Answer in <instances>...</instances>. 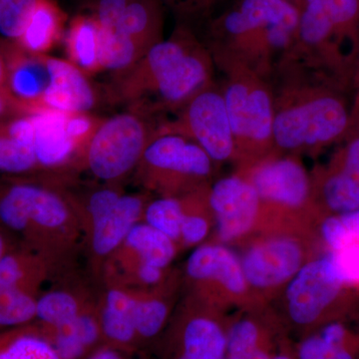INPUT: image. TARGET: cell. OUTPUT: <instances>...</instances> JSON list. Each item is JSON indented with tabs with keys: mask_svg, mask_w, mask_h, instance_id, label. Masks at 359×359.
I'll use <instances>...</instances> for the list:
<instances>
[{
	"mask_svg": "<svg viewBox=\"0 0 359 359\" xmlns=\"http://www.w3.org/2000/svg\"><path fill=\"white\" fill-rule=\"evenodd\" d=\"M271 84L275 104L273 152L314 154L344 140L353 122L347 90L285 63L276 69Z\"/></svg>",
	"mask_w": 359,
	"mask_h": 359,
	"instance_id": "obj_1",
	"label": "cell"
},
{
	"mask_svg": "<svg viewBox=\"0 0 359 359\" xmlns=\"http://www.w3.org/2000/svg\"><path fill=\"white\" fill-rule=\"evenodd\" d=\"M299 7L287 0H236L212 18L205 44L222 72L245 68L271 81L297 36Z\"/></svg>",
	"mask_w": 359,
	"mask_h": 359,
	"instance_id": "obj_2",
	"label": "cell"
},
{
	"mask_svg": "<svg viewBox=\"0 0 359 359\" xmlns=\"http://www.w3.org/2000/svg\"><path fill=\"white\" fill-rule=\"evenodd\" d=\"M359 48V0H302L294 43L283 62L347 90Z\"/></svg>",
	"mask_w": 359,
	"mask_h": 359,
	"instance_id": "obj_3",
	"label": "cell"
},
{
	"mask_svg": "<svg viewBox=\"0 0 359 359\" xmlns=\"http://www.w3.org/2000/svg\"><path fill=\"white\" fill-rule=\"evenodd\" d=\"M211 52L186 25L155 44L132 69V81L146 96L154 97L156 109L179 111L194 95L212 84Z\"/></svg>",
	"mask_w": 359,
	"mask_h": 359,
	"instance_id": "obj_4",
	"label": "cell"
},
{
	"mask_svg": "<svg viewBox=\"0 0 359 359\" xmlns=\"http://www.w3.org/2000/svg\"><path fill=\"white\" fill-rule=\"evenodd\" d=\"M223 73L222 89L235 141V159L249 167L273 152V87L269 80L245 68Z\"/></svg>",
	"mask_w": 359,
	"mask_h": 359,
	"instance_id": "obj_5",
	"label": "cell"
},
{
	"mask_svg": "<svg viewBox=\"0 0 359 359\" xmlns=\"http://www.w3.org/2000/svg\"><path fill=\"white\" fill-rule=\"evenodd\" d=\"M181 135L197 143L212 162L235 159L236 147L223 89L217 82L201 90L179 110L176 119L160 124L156 134Z\"/></svg>",
	"mask_w": 359,
	"mask_h": 359,
	"instance_id": "obj_6",
	"label": "cell"
},
{
	"mask_svg": "<svg viewBox=\"0 0 359 359\" xmlns=\"http://www.w3.org/2000/svg\"><path fill=\"white\" fill-rule=\"evenodd\" d=\"M156 132L135 113H121L101 122L86 146L90 171L104 181H114L140 163Z\"/></svg>",
	"mask_w": 359,
	"mask_h": 359,
	"instance_id": "obj_7",
	"label": "cell"
},
{
	"mask_svg": "<svg viewBox=\"0 0 359 359\" xmlns=\"http://www.w3.org/2000/svg\"><path fill=\"white\" fill-rule=\"evenodd\" d=\"M212 161L197 143L173 133L156 134L139 165L150 186L179 190L212 173Z\"/></svg>",
	"mask_w": 359,
	"mask_h": 359,
	"instance_id": "obj_8",
	"label": "cell"
},
{
	"mask_svg": "<svg viewBox=\"0 0 359 359\" xmlns=\"http://www.w3.org/2000/svg\"><path fill=\"white\" fill-rule=\"evenodd\" d=\"M69 210L60 196L32 183L13 182L0 189V223L25 236L62 228Z\"/></svg>",
	"mask_w": 359,
	"mask_h": 359,
	"instance_id": "obj_9",
	"label": "cell"
},
{
	"mask_svg": "<svg viewBox=\"0 0 359 359\" xmlns=\"http://www.w3.org/2000/svg\"><path fill=\"white\" fill-rule=\"evenodd\" d=\"M262 203L299 209L311 199V180L297 155L273 152L245 168Z\"/></svg>",
	"mask_w": 359,
	"mask_h": 359,
	"instance_id": "obj_10",
	"label": "cell"
},
{
	"mask_svg": "<svg viewBox=\"0 0 359 359\" xmlns=\"http://www.w3.org/2000/svg\"><path fill=\"white\" fill-rule=\"evenodd\" d=\"M344 285L328 255L302 266L287 290L290 320L301 327L316 325Z\"/></svg>",
	"mask_w": 359,
	"mask_h": 359,
	"instance_id": "obj_11",
	"label": "cell"
},
{
	"mask_svg": "<svg viewBox=\"0 0 359 359\" xmlns=\"http://www.w3.org/2000/svg\"><path fill=\"white\" fill-rule=\"evenodd\" d=\"M39 262L23 254H9L0 262V327L16 328L36 318L35 287Z\"/></svg>",
	"mask_w": 359,
	"mask_h": 359,
	"instance_id": "obj_12",
	"label": "cell"
},
{
	"mask_svg": "<svg viewBox=\"0 0 359 359\" xmlns=\"http://www.w3.org/2000/svg\"><path fill=\"white\" fill-rule=\"evenodd\" d=\"M208 202L223 241L245 235L256 222L262 205L256 189L243 174L217 181L208 193Z\"/></svg>",
	"mask_w": 359,
	"mask_h": 359,
	"instance_id": "obj_13",
	"label": "cell"
},
{
	"mask_svg": "<svg viewBox=\"0 0 359 359\" xmlns=\"http://www.w3.org/2000/svg\"><path fill=\"white\" fill-rule=\"evenodd\" d=\"M302 250L292 238L264 241L250 248L242 263L248 285L273 287L294 278L302 266Z\"/></svg>",
	"mask_w": 359,
	"mask_h": 359,
	"instance_id": "obj_14",
	"label": "cell"
},
{
	"mask_svg": "<svg viewBox=\"0 0 359 359\" xmlns=\"http://www.w3.org/2000/svg\"><path fill=\"white\" fill-rule=\"evenodd\" d=\"M48 83L40 107L65 113H87L95 106L96 94L83 71L63 59L44 56Z\"/></svg>",
	"mask_w": 359,
	"mask_h": 359,
	"instance_id": "obj_15",
	"label": "cell"
},
{
	"mask_svg": "<svg viewBox=\"0 0 359 359\" xmlns=\"http://www.w3.org/2000/svg\"><path fill=\"white\" fill-rule=\"evenodd\" d=\"M7 65L6 89L20 110L40 107L48 83L44 54L23 50L15 42L0 40Z\"/></svg>",
	"mask_w": 359,
	"mask_h": 359,
	"instance_id": "obj_16",
	"label": "cell"
},
{
	"mask_svg": "<svg viewBox=\"0 0 359 359\" xmlns=\"http://www.w3.org/2000/svg\"><path fill=\"white\" fill-rule=\"evenodd\" d=\"M226 330L210 316L189 318L172 334L165 359H226Z\"/></svg>",
	"mask_w": 359,
	"mask_h": 359,
	"instance_id": "obj_17",
	"label": "cell"
},
{
	"mask_svg": "<svg viewBox=\"0 0 359 359\" xmlns=\"http://www.w3.org/2000/svg\"><path fill=\"white\" fill-rule=\"evenodd\" d=\"M28 111L34 124L37 165L53 168L65 164L80 148L66 131L67 113L43 107Z\"/></svg>",
	"mask_w": 359,
	"mask_h": 359,
	"instance_id": "obj_18",
	"label": "cell"
},
{
	"mask_svg": "<svg viewBox=\"0 0 359 359\" xmlns=\"http://www.w3.org/2000/svg\"><path fill=\"white\" fill-rule=\"evenodd\" d=\"M187 273L194 280H218L231 294H243L248 285L242 263L223 245H207L194 250L187 262Z\"/></svg>",
	"mask_w": 359,
	"mask_h": 359,
	"instance_id": "obj_19",
	"label": "cell"
},
{
	"mask_svg": "<svg viewBox=\"0 0 359 359\" xmlns=\"http://www.w3.org/2000/svg\"><path fill=\"white\" fill-rule=\"evenodd\" d=\"M138 299L120 290H111L101 311L103 344L124 351L138 347L136 334V308Z\"/></svg>",
	"mask_w": 359,
	"mask_h": 359,
	"instance_id": "obj_20",
	"label": "cell"
},
{
	"mask_svg": "<svg viewBox=\"0 0 359 359\" xmlns=\"http://www.w3.org/2000/svg\"><path fill=\"white\" fill-rule=\"evenodd\" d=\"M139 196L122 195L117 204L92 223V248L98 256H107L125 242L143 212Z\"/></svg>",
	"mask_w": 359,
	"mask_h": 359,
	"instance_id": "obj_21",
	"label": "cell"
},
{
	"mask_svg": "<svg viewBox=\"0 0 359 359\" xmlns=\"http://www.w3.org/2000/svg\"><path fill=\"white\" fill-rule=\"evenodd\" d=\"M163 4L160 0H133L113 29L132 40L144 54L163 39Z\"/></svg>",
	"mask_w": 359,
	"mask_h": 359,
	"instance_id": "obj_22",
	"label": "cell"
},
{
	"mask_svg": "<svg viewBox=\"0 0 359 359\" xmlns=\"http://www.w3.org/2000/svg\"><path fill=\"white\" fill-rule=\"evenodd\" d=\"M63 13L54 0H39L16 43L32 54H44L62 32Z\"/></svg>",
	"mask_w": 359,
	"mask_h": 359,
	"instance_id": "obj_23",
	"label": "cell"
},
{
	"mask_svg": "<svg viewBox=\"0 0 359 359\" xmlns=\"http://www.w3.org/2000/svg\"><path fill=\"white\" fill-rule=\"evenodd\" d=\"M318 194L330 211L337 215L359 209V175L334 162L318 178Z\"/></svg>",
	"mask_w": 359,
	"mask_h": 359,
	"instance_id": "obj_24",
	"label": "cell"
},
{
	"mask_svg": "<svg viewBox=\"0 0 359 359\" xmlns=\"http://www.w3.org/2000/svg\"><path fill=\"white\" fill-rule=\"evenodd\" d=\"M99 26L86 14L75 16L66 36L71 63L83 72H97L99 67Z\"/></svg>",
	"mask_w": 359,
	"mask_h": 359,
	"instance_id": "obj_25",
	"label": "cell"
},
{
	"mask_svg": "<svg viewBox=\"0 0 359 359\" xmlns=\"http://www.w3.org/2000/svg\"><path fill=\"white\" fill-rule=\"evenodd\" d=\"M0 359H62L42 330L16 327L0 335Z\"/></svg>",
	"mask_w": 359,
	"mask_h": 359,
	"instance_id": "obj_26",
	"label": "cell"
},
{
	"mask_svg": "<svg viewBox=\"0 0 359 359\" xmlns=\"http://www.w3.org/2000/svg\"><path fill=\"white\" fill-rule=\"evenodd\" d=\"M125 244L140 257L141 263L166 268L174 259V241L146 223H137L129 231Z\"/></svg>",
	"mask_w": 359,
	"mask_h": 359,
	"instance_id": "obj_27",
	"label": "cell"
},
{
	"mask_svg": "<svg viewBox=\"0 0 359 359\" xmlns=\"http://www.w3.org/2000/svg\"><path fill=\"white\" fill-rule=\"evenodd\" d=\"M99 34V67L100 70L124 73L133 67L145 54L132 40L114 29H100Z\"/></svg>",
	"mask_w": 359,
	"mask_h": 359,
	"instance_id": "obj_28",
	"label": "cell"
},
{
	"mask_svg": "<svg viewBox=\"0 0 359 359\" xmlns=\"http://www.w3.org/2000/svg\"><path fill=\"white\" fill-rule=\"evenodd\" d=\"M72 294L61 290L47 292L37 299L36 318L49 334L69 327L81 313Z\"/></svg>",
	"mask_w": 359,
	"mask_h": 359,
	"instance_id": "obj_29",
	"label": "cell"
},
{
	"mask_svg": "<svg viewBox=\"0 0 359 359\" xmlns=\"http://www.w3.org/2000/svg\"><path fill=\"white\" fill-rule=\"evenodd\" d=\"M37 166L33 145L14 135L4 120L0 121V172L25 174Z\"/></svg>",
	"mask_w": 359,
	"mask_h": 359,
	"instance_id": "obj_30",
	"label": "cell"
},
{
	"mask_svg": "<svg viewBox=\"0 0 359 359\" xmlns=\"http://www.w3.org/2000/svg\"><path fill=\"white\" fill-rule=\"evenodd\" d=\"M184 217L185 211L181 201L174 197H164L153 201L146 208L145 223L175 242L181 238Z\"/></svg>",
	"mask_w": 359,
	"mask_h": 359,
	"instance_id": "obj_31",
	"label": "cell"
},
{
	"mask_svg": "<svg viewBox=\"0 0 359 359\" xmlns=\"http://www.w3.org/2000/svg\"><path fill=\"white\" fill-rule=\"evenodd\" d=\"M39 0H0V36L18 42Z\"/></svg>",
	"mask_w": 359,
	"mask_h": 359,
	"instance_id": "obj_32",
	"label": "cell"
},
{
	"mask_svg": "<svg viewBox=\"0 0 359 359\" xmlns=\"http://www.w3.org/2000/svg\"><path fill=\"white\" fill-rule=\"evenodd\" d=\"M168 318V306L159 299L137 302L136 334L138 346L155 339L165 327Z\"/></svg>",
	"mask_w": 359,
	"mask_h": 359,
	"instance_id": "obj_33",
	"label": "cell"
},
{
	"mask_svg": "<svg viewBox=\"0 0 359 359\" xmlns=\"http://www.w3.org/2000/svg\"><path fill=\"white\" fill-rule=\"evenodd\" d=\"M269 344V334L255 320L236 321L226 330V354H236Z\"/></svg>",
	"mask_w": 359,
	"mask_h": 359,
	"instance_id": "obj_34",
	"label": "cell"
},
{
	"mask_svg": "<svg viewBox=\"0 0 359 359\" xmlns=\"http://www.w3.org/2000/svg\"><path fill=\"white\" fill-rule=\"evenodd\" d=\"M78 6L87 11L86 15L93 18L99 28L113 29L127 7L133 0H76Z\"/></svg>",
	"mask_w": 359,
	"mask_h": 359,
	"instance_id": "obj_35",
	"label": "cell"
},
{
	"mask_svg": "<svg viewBox=\"0 0 359 359\" xmlns=\"http://www.w3.org/2000/svg\"><path fill=\"white\" fill-rule=\"evenodd\" d=\"M328 257L344 285L359 283V241H353L344 249L330 252Z\"/></svg>",
	"mask_w": 359,
	"mask_h": 359,
	"instance_id": "obj_36",
	"label": "cell"
},
{
	"mask_svg": "<svg viewBox=\"0 0 359 359\" xmlns=\"http://www.w3.org/2000/svg\"><path fill=\"white\" fill-rule=\"evenodd\" d=\"M101 121L87 113H67L66 131L80 148H86Z\"/></svg>",
	"mask_w": 359,
	"mask_h": 359,
	"instance_id": "obj_37",
	"label": "cell"
},
{
	"mask_svg": "<svg viewBox=\"0 0 359 359\" xmlns=\"http://www.w3.org/2000/svg\"><path fill=\"white\" fill-rule=\"evenodd\" d=\"M321 233L332 252L344 249L354 241L339 215L327 217L323 222Z\"/></svg>",
	"mask_w": 359,
	"mask_h": 359,
	"instance_id": "obj_38",
	"label": "cell"
},
{
	"mask_svg": "<svg viewBox=\"0 0 359 359\" xmlns=\"http://www.w3.org/2000/svg\"><path fill=\"white\" fill-rule=\"evenodd\" d=\"M344 141V145L334 155L332 162L359 175V129L351 127Z\"/></svg>",
	"mask_w": 359,
	"mask_h": 359,
	"instance_id": "obj_39",
	"label": "cell"
},
{
	"mask_svg": "<svg viewBox=\"0 0 359 359\" xmlns=\"http://www.w3.org/2000/svg\"><path fill=\"white\" fill-rule=\"evenodd\" d=\"M184 18H204L223 0H160Z\"/></svg>",
	"mask_w": 359,
	"mask_h": 359,
	"instance_id": "obj_40",
	"label": "cell"
},
{
	"mask_svg": "<svg viewBox=\"0 0 359 359\" xmlns=\"http://www.w3.org/2000/svg\"><path fill=\"white\" fill-rule=\"evenodd\" d=\"M209 233V224L204 217L196 214H186L181 226V238L187 245H197Z\"/></svg>",
	"mask_w": 359,
	"mask_h": 359,
	"instance_id": "obj_41",
	"label": "cell"
},
{
	"mask_svg": "<svg viewBox=\"0 0 359 359\" xmlns=\"http://www.w3.org/2000/svg\"><path fill=\"white\" fill-rule=\"evenodd\" d=\"M121 196V194L112 189H102L92 194L88 203V211L92 223L107 214L117 204Z\"/></svg>",
	"mask_w": 359,
	"mask_h": 359,
	"instance_id": "obj_42",
	"label": "cell"
},
{
	"mask_svg": "<svg viewBox=\"0 0 359 359\" xmlns=\"http://www.w3.org/2000/svg\"><path fill=\"white\" fill-rule=\"evenodd\" d=\"M321 339L325 342V346L330 349V353L334 354L335 351L342 348V347L348 346L353 342L347 332L346 327L341 323L334 321V323H327L321 328L320 332H318Z\"/></svg>",
	"mask_w": 359,
	"mask_h": 359,
	"instance_id": "obj_43",
	"label": "cell"
},
{
	"mask_svg": "<svg viewBox=\"0 0 359 359\" xmlns=\"http://www.w3.org/2000/svg\"><path fill=\"white\" fill-rule=\"evenodd\" d=\"M330 356L332 353L318 334L302 340L295 353V359H330Z\"/></svg>",
	"mask_w": 359,
	"mask_h": 359,
	"instance_id": "obj_44",
	"label": "cell"
},
{
	"mask_svg": "<svg viewBox=\"0 0 359 359\" xmlns=\"http://www.w3.org/2000/svg\"><path fill=\"white\" fill-rule=\"evenodd\" d=\"M162 269L154 264L140 263L137 269L139 280L146 285H154L162 278Z\"/></svg>",
	"mask_w": 359,
	"mask_h": 359,
	"instance_id": "obj_45",
	"label": "cell"
},
{
	"mask_svg": "<svg viewBox=\"0 0 359 359\" xmlns=\"http://www.w3.org/2000/svg\"><path fill=\"white\" fill-rule=\"evenodd\" d=\"M125 353L127 351L103 344L102 346L94 349L84 359H128Z\"/></svg>",
	"mask_w": 359,
	"mask_h": 359,
	"instance_id": "obj_46",
	"label": "cell"
},
{
	"mask_svg": "<svg viewBox=\"0 0 359 359\" xmlns=\"http://www.w3.org/2000/svg\"><path fill=\"white\" fill-rule=\"evenodd\" d=\"M275 354L271 353L269 344H266V346H259L257 348L244 351V353L229 354V355H226V359H273Z\"/></svg>",
	"mask_w": 359,
	"mask_h": 359,
	"instance_id": "obj_47",
	"label": "cell"
},
{
	"mask_svg": "<svg viewBox=\"0 0 359 359\" xmlns=\"http://www.w3.org/2000/svg\"><path fill=\"white\" fill-rule=\"evenodd\" d=\"M20 108L13 102L7 89H0V121L20 112Z\"/></svg>",
	"mask_w": 359,
	"mask_h": 359,
	"instance_id": "obj_48",
	"label": "cell"
},
{
	"mask_svg": "<svg viewBox=\"0 0 359 359\" xmlns=\"http://www.w3.org/2000/svg\"><path fill=\"white\" fill-rule=\"evenodd\" d=\"M354 241H359V209L339 215Z\"/></svg>",
	"mask_w": 359,
	"mask_h": 359,
	"instance_id": "obj_49",
	"label": "cell"
},
{
	"mask_svg": "<svg viewBox=\"0 0 359 359\" xmlns=\"http://www.w3.org/2000/svg\"><path fill=\"white\" fill-rule=\"evenodd\" d=\"M355 346H354L353 341L349 344L348 346L342 347L339 351H335L330 359H356L355 358Z\"/></svg>",
	"mask_w": 359,
	"mask_h": 359,
	"instance_id": "obj_50",
	"label": "cell"
},
{
	"mask_svg": "<svg viewBox=\"0 0 359 359\" xmlns=\"http://www.w3.org/2000/svg\"><path fill=\"white\" fill-rule=\"evenodd\" d=\"M7 65L4 48L0 43V89L6 88Z\"/></svg>",
	"mask_w": 359,
	"mask_h": 359,
	"instance_id": "obj_51",
	"label": "cell"
},
{
	"mask_svg": "<svg viewBox=\"0 0 359 359\" xmlns=\"http://www.w3.org/2000/svg\"><path fill=\"white\" fill-rule=\"evenodd\" d=\"M351 127L359 129V89L355 90V96L353 99Z\"/></svg>",
	"mask_w": 359,
	"mask_h": 359,
	"instance_id": "obj_52",
	"label": "cell"
},
{
	"mask_svg": "<svg viewBox=\"0 0 359 359\" xmlns=\"http://www.w3.org/2000/svg\"><path fill=\"white\" fill-rule=\"evenodd\" d=\"M351 86H353V90L359 89V48L358 55H356L355 63H354Z\"/></svg>",
	"mask_w": 359,
	"mask_h": 359,
	"instance_id": "obj_53",
	"label": "cell"
},
{
	"mask_svg": "<svg viewBox=\"0 0 359 359\" xmlns=\"http://www.w3.org/2000/svg\"><path fill=\"white\" fill-rule=\"evenodd\" d=\"M7 254V248L6 240H4V235H2L1 231H0V262L1 259L6 257Z\"/></svg>",
	"mask_w": 359,
	"mask_h": 359,
	"instance_id": "obj_54",
	"label": "cell"
},
{
	"mask_svg": "<svg viewBox=\"0 0 359 359\" xmlns=\"http://www.w3.org/2000/svg\"><path fill=\"white\" fill-rule=\"evenodd\" d=\"M287 1L292 2V4H295V6H297L299 7L302 4V0H287Z\"/></svg>",
	"mask_w": 359,
	"mask_h": 359,
	"instance_id": "obj_55",
	"label": "cell"
},
{
	"mask_svg": "<svg viewBox=\"0 0 359 359\" xmlns=\"http://www.w3.org/2000/svg\"><path fill=\"white\" fill-rule=\"evenodd\" d=\"M275 359H290L289 358H285V356H280V358H276Z\"/></svg>",
	"mask_w": 359,
	"mask_h": 359,
	"instance_id": "obj_56",
	"label": "cell"
}]
</instances>
